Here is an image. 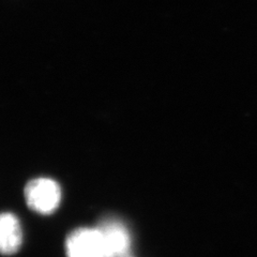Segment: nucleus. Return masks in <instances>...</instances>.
<instances>
[{
    "instance_id": "obj_2",
    "label": "nucleus",
    "mask_w": 257,
    "mask_h": 257,
    "mask_svg": "<svg viewBox=\"0 0 257 257\" xmlns=\"http://www.w3.org/2000/svg\"><path fill=\"white\" fill-rule=\"evenodd\" d=\"M98 230L105 246L107 257H128L132 239L126 225L114 216L103 219Z\"/></svg>"
},
{
    "instance_id": "obj_1",
    "label": "nucleus",
    "mask_w": 257,
    "mask_h": 257,
    "mask_svg": "<svg viewBox=\"0 0 257 257\" xmlns=\"http://www.w3.org/2000/svg\"><path fill=\"white\" fill-rule=\"evenodd\" d=\"M25 199L32 211L39 214H52L61 202V188L51 178H36L25 187Z\"/></svg>"
},
{
    "instance_id": "obj_4",
    "label": "nucleus",
    "mask_w": 257,
    "mask_h": 257,
    "mask_svg": "<svg viewBox=\"0 0 257 257\" xmlns=\"http://www.w3.org/2000/svg\"><path fill=\"white\" fill-rule=\"evenodd\" d=\"M23 243V229L18 216L11 212L0 213V254L13 255Z\"/></svg>"
},
{
    "instance_id": "obj_3",
    "label": "nucleus",
    "mask_w": 257,
    "mask_h": 257,
    "mask_svg": "<svg viewBox=\"0 0 257 257\" xmlns=\"http://www.w3.org/2000/svg\"><path fill=\"white\" fill-rule=\"evenodd\" d=\"M68 257H107L98 228L79 227L70 232L66 240Z\"/></svg>"
}]
</instances>
